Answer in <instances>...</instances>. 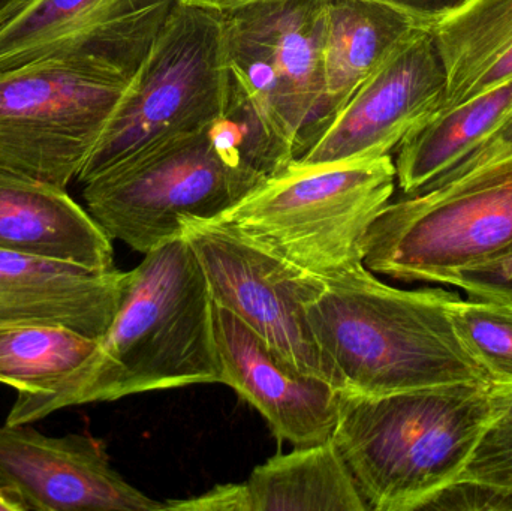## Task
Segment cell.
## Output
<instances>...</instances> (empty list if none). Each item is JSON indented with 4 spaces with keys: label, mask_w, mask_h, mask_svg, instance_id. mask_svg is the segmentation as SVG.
Here are the masks:
<instances>
[{
    "label": "cell",
    "mask_w": 512,
    "mask_h": 511,
    "mask_svg": "<svg viewBox=\"0 0 512 511\" xmlns=\"http://www.w3.org/2000/svg\"><path fill=\"white\" fill-rule=\"evenodd\" d=\"M230 98L288 165L327 129L325 0H258L224 12Z\"/></svg>",
    "instance_id": "ba28073f"
},
{
    "label": "cell",
    "mask_w": 512,
    "mask_h": 511,
    "mask_svg": "<svg viewBox=\"0 0 512 511\" xmlns=\"http://www.w3.org/2000/svg\"><path fill=\"white\" fill-rule=\"evenodd\" d=\"M493 387L343 392L331 438L367 510H423L456 483L495 419Z\"/></svg>",
    "instance_id": "277c9868"
},
{
    "label": "cell",
    "mask_w": 512,
    "mask_h": 511,
    "mask_svg": "<svg viewBox=\"0 0 512 511\" xmlns=\"http://www.w3.org/2000/svg\"><path fill=\"white\" fill-rule=\"evenodd\" d=\"M432 32L448 78L439 111L511 80L512 0H475Z\"/></svg>",
    "instance_id": "d6986e66"
},
{
    "label": "cell",
    "mask_w": 512,
    "mask_h": 511,
    "mask_svg": "<svg viewBox=\"0 0 512 511\" xmlns=\"http://www.w3.org/2000/svg\"><path fill=\"white\" fill-rule=\"evenodd\" d=\"M512 246V158L388 203L370 225L363 264L399 281L444 284Z\"/></svg>",
    "instance_id": "9c48e42d"
},
{
    "label": "cell",
    "mask_w": 512,
    "mask_h": 511,
    "mask_svg": "<svg viewBox=\"0 0 512 511\" xmlns=\"http://www.w3.org/2000/svg\"><path fill=\"white\" fill-rule=\"evenodd\" d=\"M408 17L421 29L433 30L465 11L475 0H370Z\"/></svg>",
    "instance_id": "4316f807"
},
{
    "label": "cell",
    "mask_w": 512,
    "mask_h": 511,
    "mask_svg": "<svg viewBox=\"0 0 512 511\" xmlns=\"http://www.w3.org/2000/svg\"><path fill=\"white\" fill-rule=\"evenodd\" d=\"M0 248L114 267L113 243L66 189L0 168Z\"/></svg>",
    "instance_id": "2e32d148"
},
{
    "label": "cell",
    "mask_w": 512,
    "mask_h": 511,
    "mask_svg": "<svg viewBox=\"0 0 512 511\" xmlns=\"http://www.w3.org/2000/svg\"><path fill=\"white\" fill-rule=\"evenodd\" d=\"M230 98L224 12L179 0L78 176L89 183L128 159L224 116Z\"/></svg>",
    "instance_id": "8992f818"
},
{
    "label": "cell",
    "mask_w": 512,
    "mask_h": 511,
    "mask_svg": "<svg viewBox=\"0 0 512 511\" xmlns=\"http://www.w3.org/2000/svg\"><path fill=\"white\" fill-rule=\"evenodd\" d=\"M417 29L421 27L381 3L325 0L322 65L328 125L360 84Z\"/></svg>",
    "instance_id": "e0dca14e"
},
{
    "label": "cell",
    "mask_w": 512,
    "mask_h": 511,
    "mask_svg": "<svg viewBox=\"0 0 512 511\" xmlns=\"http://www.w3.org/2000/svg\"><path fill=\"white\" fill-rule=\"evenodd\" d=\"M177 2L102 21L0 74V168L60 189L78 179Z\"/></svg>",
    "instance_id": "6da1fadb"
},
{
    "label": "cell",
    "mask_w": 512,
    "mask_h": 511,
    "mask_svg": "<svg viewBox=\"0 0 512 511\" xmlns=\"http://www.w3.org/2000/svg\"><path fill=\"white\" fill-rule=\"evenodd\" d=\"M221 383L267 420L280 441L313 446L333 437L343 390L280 359L233 312L213 303Z\"/></svg>",
    "instance_id": "4fadbf2b"
},
{
    "label": "cell",
    "mask_w": 512,
    "mask_h": 511,
    "mask_svg": "<svg viewBox=\"0 0 512 511\" xmlns=\"http://www.w3.org/2000/svg\"><path fill=\"white\" fill-rule=\"evenodd\" d=\"M492 401L493 411H495L493 422L512 425V386L493 387Z\"/></svg>",
    "instance_id": "83f0119b"
},
{
    "label": "cell",
    "mask_w": 512,
    "mask_h": 511,
    "mask_svg": "<svg viewBox=\"0 0 512 511\" xmlns=\"http://www.w3.org/2000/svg\"><path fill=\"white\" fill-rule=\"evenodd\" d=\"M128 272L0 248V324H53L99 339L116 317Z\"/></svg>",
    "instance_id": "5bb4252c"
},
{
    "label": "cell",
    "mask_w": 512,
    "mask_h": 511,
    "mask_svg": "<svg viewBox=\"0 0 512 511\" xmlns=\"http://www.w3.org/2000/svg\"><path fill=\"white\" fill-rule=\"evenodd\" d=\"M391 156L330 167H288L222 218L321 279L363 264L370 225L396 186Z\"/></svg>",
    "instance_id": "52a82bcc"
},
{
    "label": "cell",
    "mask_w": 512,
    "mask_h": 511,
    "mask_svg": "<svg viewBox=\"0 0 512 511\" xmlns=\"http://www.w3.org/2000/svg\"><path fill=\"white\" fill-rule=\"evenodd\" d=\"M0 511H24L17 498L9 494L2 486H0Z\"/></svg>",
    "instance_id": "4dcf8cb0"
},
{
    "label": "cell",
    "mask_w": 512,
    "mask_h": 511,
    "mask_svg": "<svg viewBox=\"0 0 512 511\" xmlns=\"http://www.w3.org/2000/svg\"><path fill=\"white\" fill-rule=\"evenodd\" d=\"M459 480L512 491V425L492 422Z\"/></svg>",
    "instance_id": "603a6c76"
},
{
    "label": "cell",
    "mask_w": 512,
    "mask_h": 511,
    "mask_svg": "<svg viewBox=\"0 0 512 511\" xmlns=\"http://www.w3.org/2000/svg\"><path fill=\"white\" fill-rule=\"evenodd\" d=\"M447 86L435 35L432 30H415L289 167H330L391 156L412 131L441 110Z\"/></svg>",
    "instance_id": "8fae6325"
},
{
    "label": "cell",
    "mask_w": 512,
    "mask_h": 511,
    "mask_svg": "<svg viewBox=\"0 0 512 511\" xmlns=\"http://www.w3.org/2000/svg\"><path fill=\"white\" fill-rule=\"evenodd\" d=\"M511 114L512 78L418 126L396 150V180L403 194H418L453 170Z\"/></svg>",
    "instance_id": "ac0fdd59"
},
{
    "label": "cell",
    "mask_w": 512,
    "mask_h": 511,
    "mask_svg": "<svg viewBox=\"0 0 512 511\" xmlns=\"http://www.w3.org/2000/svg\"><path fill=\"white\" fill-rule=\"evenodd\" d=\"M192 2L225 12L239 8V6L248 5V3L258 2V0H192Z\"/></svg>",
    "instance_id": "f546056e"
},
{
    "label": "cell",
    "mask_w": 512,
    "mask_h": 511,
    "mask_svg": "<svg viewBox=\"0 0 512 511\" xmlns=\"http://www.w3.org/2000/svg\"><path fill=\"white\" fill-rule=\"evenodd\" d=\"M164 0H32L0 29V74L102 21Z\"/></svg>",
    "instance_id": "ffe728a7"
},
{
    "label": "cell",
    "mask_w": 512,
    "mask_h": 511,
    "mask_svg": "<svg viewBox=\"0 0 512 511\" xmlns=\"http://www.w3.org/2000/svg\"><path fill=\"white\" fill-rule=\"evenodd\" d=\"M221 375L209 282L182 236L147 252L128 272L95 353L45 389L18 393L5 423L32 425L65 408L221 383Z\"/></svg>",
    "instance_id": "7a4b0ae2"
},
{
    "label": "cell",
    "mask_w": 512,
    "mask_h": 511,
    "mask_svg": "<svg viewBox=\"0 0 512 511\" xmlns=\"http://www.w3.org/2000/svg\"><path fill=\"white\" fill-rule=\"evenodd\" d=\"M451 321L466 350L486 371L493 386H512V303L457 299Z\"/></svg>",
    "instance_id": "7402d4cb"
},
{
    "label": "cell",
    "mask_w": 512,
    "mask_h": 511,
    "mask_svg": "<svg viewBox=\"0 0 512 511\" xmlns=\"http://www.w3.org/2000/svg\"><path fill=\"white\" fill-rule=\"evenodd\" d=\"M0 486L24 511L165 510L111 467L101 441L48 437L29 425L0 426Z\"/></svg>",
    "instance_id": "7c38bea8"
},
{
    "label": "cell",
    "mask_w": 512,
    "mask_h": 511,
    "mask_svg": "<svg viewBox=\"0 0 512 511\" xmlns=\"http://www.w3.org/2000/svg\"><path fill=\"white\" fill-rule=\"evenodd\" d=\"M180 225L203 267L213 303L251 327L280 359L342 390L307 317V308L325 290L324 279L268 251L224 219L182 218Z\"/></svg>",
    "instance_id": "30bf717a"
},
{
    "label": "cell",
    "mask_w": 512,
    "mask_h": 511,
    "mask_svg": "<svg viewBox=\"0 0 512 511\" xmlns=\"http://www.w3.org/2000/svg\"><path fill=\"white\" fill-rule=\"evenodd\" d=\"M98 341L53 324H0V383L38 392L80 368Z\"/></svg>",
    "instance_id": "44dd1931"
},
{
    "label": "cell",
    "mask_w": 512,
    "mask_h": 511,
    "mask_svg": "<svg viewBox=\"0 0 512 511\" xmlns=\"http://www.w3.org/2000/svg\"><path fill=\"white\" fill-rule=\"evenodd\" d=\"M511 248H512V246H511Z\"/></svg>",
    "instance_id": "1f68e13d"
},
{
    "label": "cell",
    "mask_w": 512,
    "mask_h": 511,
    "mask_svg": "<svg viewBox=\"0 0 512 511\" xmlns=\"http://www.w3.org/2000/svg\"><path fill=\"white\" fill-rule=\"evenodd\" d=\"M307 308L310 327L343 392L388 395L492 380L460 341L442 288L400 290L369 269L352 267L324 279Z\"/></svg>",
    "instance_id": "3957f363"
},
{
    "label": "cell",
    "mask_w": 512,
    "mask_h": 511,
    "mask_svg": "<svg viewBox=\"0 0 512 511\" xmlns=\"http://www.w3.org/2000/svg\"><path fill=\"white\" fill-rule=\"evenodd\" d=\"M423 510L512 511V491L472 480H457L438 492Z\"/></svg>",
    "instance_id": "d4e9b609"
},
{
    "label": "cell",
    "mask_w": 512,
    "mask_h": 511,
    "mask_svg": "<svg viewBox=\"0 0 512 511\" xmlns=\"http://www.w3.org/2000/svg\"><path fill=\"white\" fill-rule=\"evenodd\" d=\"M32 0H0V29L20 14Z\"/></svg>",
    "instance_id": "f1b7e54d"
},
{
    "label": "cell",
    "mask_w": 512,
    "mask_h": 511,
    "mask_svg": "<svg viewBox=\"0 0 512 511\" xmlns=\"http://www.w3.org/2000/svg\"><path fill=\"white\" fill-rule=\"evenodd\" d=\"M508 158H512V114L502 123L501 128L492 137L487 138L468 158L463 159L453 170L439 177L436 182L427 186L424 191H429V189L438 188V186L445 185V183L462 179V177L468 176V174L474 173V171L480 170V168Z\"/></svg>",
    "instance_id": "484cf974"
},
{
    "label": "cell",
    "mask_w": 512,
    "mask_h": 511,
    "mask_svg": "<svg viewBox=\"0 0 512 511\" xmlns=\"http://www.w3.org/2000/svg\"><path fill=\"white\" fill-rule=\"evenodd\" d=\"M264 182L248 126L225 113L90 180L83 197L111 240L147 254L183 236L180 219L222 218Z\"/></svg>",
    "instance_id": "5b68a950"
},
{
    "label": "cell",
    "mask_w": 512,
    "mask_h": 511,
    "mask_svg": "<svg viewBox=\"0 0 512 511\" xmlns=\"http://www.w3.org/2000/svg\"><path fill=\"white\" fill-rule=\"evenodd\" d=\"M444 284L462 288L478 299L512 303V248L486 263L450 276Z\"/></svg>",
    "instance_id": "cb8c5ba5"
},
{
    "label": "cell",
    "mask_w": 512,
    "mask_h": 511,
    "mask_svg": "<svg viewBox=\"0 0 512 511\" xmlns=\"http://www.w3.org/2000/svg\"><path fill=\"white\" fill-rule=\"evenodd\" d=\"M180 511H369L333 438L259 465L246 482L216 486Z\"/></svg>",
    "instance_id": "9a60e30c"
}]
</instances>
